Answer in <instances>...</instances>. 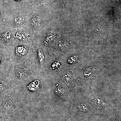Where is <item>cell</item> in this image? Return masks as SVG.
I'll use <instances>...</instances> for the list:
<instances>
[{
	"mask_svg": "<svg viewBox=\"0 0 121 121\" xmlns=\"http://www.w3.org/2000/svg\"></svg>",
	"mask_w": 121,
	"mask_h": 121,
	"instance_id": "obj_5",
	"label": "cell"
},
{
	"mask_svg": "<svg viewBox=\"0 0 121 121\" xmlns=\"http://www.w3.org/2000/svg\"><path fill=\"white\" fill-rule=\"evenodd\" d=\"M40 85V82L39 80H35L30 83L27 87L29 90L31 91H35L39 89Z\"/></svg>",
	"mask_w": 121,
	"mask_h": 121,
	"instance_id": "obj_1",
	"label": "cell"
},
{
	"mask_svg": "<svg viewBox=\"0 0 121 121\" xmlns=\"http://www.w3.org/2000/svg\"><path fill=\"white\" fill-rule=\"evenodd\" d=\"M41 21V19L39 17H35L32 19L31 24L35 27H37L40 24Z\"/></svg>",
	"mask_w": 121,
	"mask_h": 121,
	"instance_id": "obj_2",
	"label": "cell"
},
{
	"mask_svg": "<svg viewBox=\"0 0 121 121\" xmlns=\"http://www.w3.org/2000/svg\"><path fill=\"white\" fill-rule=\"evenodd\" d=\"M11 33L9 32H8L6 33L3 34L1 35V38L4 40H7L11 38Z\"/></svg>",
	"mask_w": 121,
	"mask_h": 121,
	"instance_id": "obj_3",
	"label": "cell"
},
{
	"mask_svg": "<svg viewBox=\"0 0 121 121\" xmlns=\"http://www.w3.org/2000/svg\"><path fill=\"white\" fill-rule=\"evenodd\" d=\"M56 93L58 95H61L64 94L65 92L64 89L61 87H58L56 89L55 91Z\"/></svg>",
	"mask_w": 121,
	"mask_h": 121,
	"instance_id": "obj_4",
	"label": "cell"
}]
</instances>
